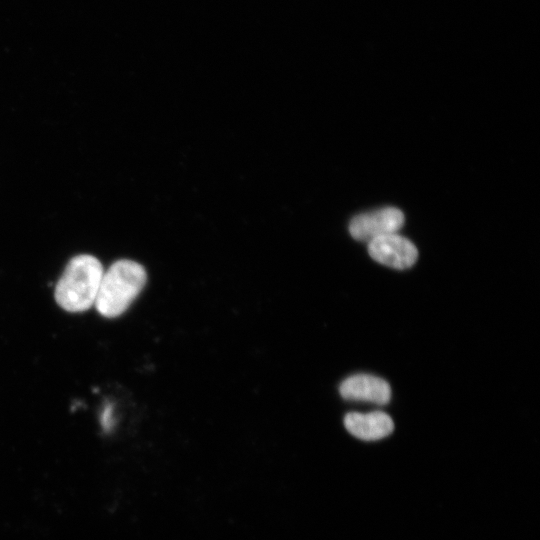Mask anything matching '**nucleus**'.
<instances>
[{"label": "nucleus", "instance_id": "f257e3e1", "mask_svg": "<svg viewBox=\"0 0 540 540\" xmlns=\"http://www.w3.org/2000/svg\"><path fill=\"white\" fill-rule=\"evenodd\" d=\"M104 273L102 263L90 254L70 259L56 283L54 297L65 311L80 313L94 306Z\"/></svg>", "mask_w": 540, "mask_h": 540}, {"label": "nucleus", "instance_id": "f03ea898", "mask_svg": "<svg viewBox=\"0 0 540 540\" xmlns=\"http://www.w3.org/2000/svg\"><path fill=\"white\" fill-rule=\"evenodd\" d=\"M147 274L139 263L121 259L104 270L94 303L97 312L106 318L123 314L139 295Z\"/></svg>", "mask_w": 540, "mask_h": 540}, {"label": "nucleus", "instance_id": "7ed1b4c3", "mask_svg": "<svg viewBox=\"0 0 540 540\" xmlns=\"http://www.w3.org/2000/svg\"><path fill=\"white\" fill-rule=\"evenodd\" d=\"M403 224V213L395 207H386L355 216L349 224V232L358 241L370 242L396 233Z\"/></svg>", "mask_w": 540, "mask_h": 540}, {"label": "nucleus", "instance_id": "20e7f679", "mask_svg": "<svg viewBox=\"0 0 540 540\" xmlns=\"http://www.w3.org/2000/svg\"><path fill=\"white\" fill-rule=\"evenodd\" d=\"M368 252L375 261L396 269L409 268L418 258L415 245L396 233L370 241Z\"/></svg>", "mask_w": 540, "mask_h": 540}, {"label": "nucleus", "instance_id": "39448f33", "mask_svg": "<svg viewBox=\"0 0 540 540\" xmlns=\"http://www.w3.org/2000/svg\"><path fill=\"white\" fill-rule=\"evenodd\" d=\"M341 396L346 400L366 401L379 405L389 402L391 389L382 378L356 374L345 379L339 388Z\"/></svg>", "mask_w": 540, "mask_h": 540}, {"label": "nucleus", "instance_id": "423d86ee", "mask_svg": "<svg viewBox=\"0 0 540 540\" xmlns=\"http://www.w3.org/2000/svg\"><path fill=\"white\" fill-rule=\"evenodd\" d=\"M344 425L353 436L365 441L384 438L390 435L394 429L391 417L380 411L366 414L348 413L344 418Z\"/></svg>", "mask_w": 540, "mask_h": 540}]
</instances>
